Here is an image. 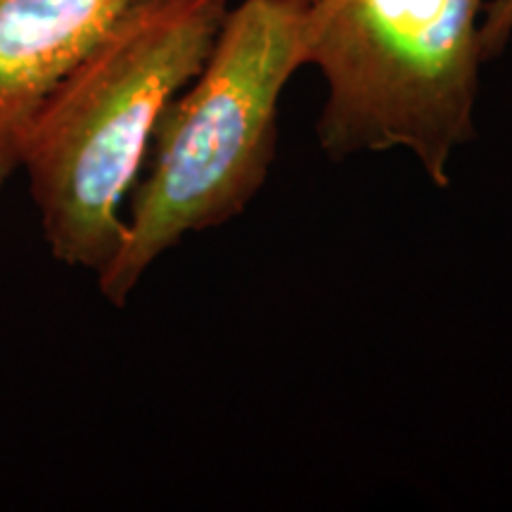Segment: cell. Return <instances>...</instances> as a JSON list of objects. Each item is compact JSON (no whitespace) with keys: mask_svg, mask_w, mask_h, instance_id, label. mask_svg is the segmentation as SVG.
<instances>
[{"mask_svg":"<svg viewBox=\"0 0 512 512\" xmlns=\"http://www.w3.org/2000/svg\"><path fill=\"white\" fill-rule=\"evenodd\" d=\"M230 0H136L50 95L22 152L43 240L100 275L157 121L214 48Z\"/></svg>","mask_w":512,"mask_h":512,"instance_id":"6da1fadb","label":"cell"},{"mask_svg":"<svg viewBox=\"0 0 512 512\" xmlns=\"http://www.w3.org/2000/svg\"><path fill=\"white\" fill-rule=\"evenodd\" d=\"M306 5L242 0L228 10L207 62L157 121L124 240L95 275L107 302L124 306L166 249L240 216L266 183L280 95L304 67Z\"/></svg>","mask_w":512,"mask_h":512,"instance_id":"7a4b0ae2","label":"cell"},{"mask_svg":"<svg viewBox=\"0 0 512 512\" xmlns=\"http://www.w3.org/2000/svg\"><path fill=\"white\" fill-rule=\"evenodd\" d=\"M482 0H313L304 64L328 86L318 119L330 157L406 147L437 188L475 138Z\"/></svg>","mask_w":512,"mask_h":512,"instance_id":"3957f363","label":"cell"},{"mask_svg":"<svg viewBox=\"0 0 512 512\" xmlns=\"http://www.w3.org/2000/svg\"><path fill=\"white\" fill-rule=\"evenodd\" d=\"M136 0H0V190L22 169L27 136L69 72Z\"/></svg>","mask_w":512,"mask_h":512,"instance_id":"277c9868","label":"cell"},{"mask_svg":"<svg viewBox=\"0 0 512 512\" xmlns=\"http://www.w3.org/2000/svg\"><path fill=\"white\" fill-rule=\"evenodd\" d=\"M484 19L479 22V43H482V57L494 60L503 53L505 43L512 34V0H494L484 5Z\"/></svg>","mask_w":512,"mask_h":512,"instance_id":"5b68a950","label":"cell"},{"mask_svg":"<svg viewBox=\"0 0 512 512\" xmlns=\"http://www.w3.org/2000/svg\"><path fill=\"white\" fill-rule=\"evenodd\" d=\"M302 3H313V0H302Z\"/></svg>","mask_w":512,"mask_h":512,"instance_id":"8992f818","label":"cell"}]
</instances>
